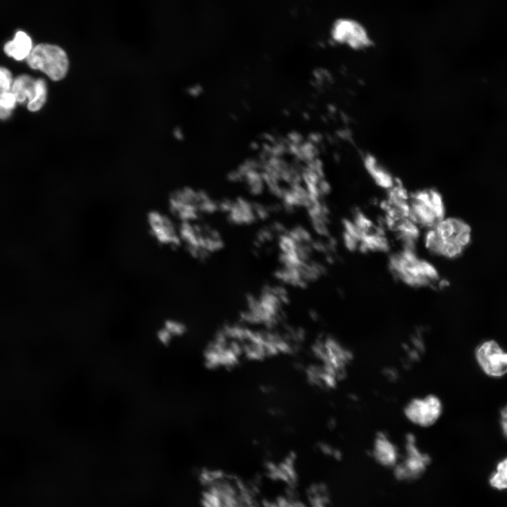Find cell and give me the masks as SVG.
Wrapping results in <instances>:
<instances>
[{"label": "cell", "mask_w": 507, "mask_h": 507, "mask_svg": "<svg viewBox=\"0 0 507 507\" xmlns=\"http://www.w3.org/2000/svg\"><path fill=\"white\" fill-rule=\"evenodd\" d=\"M471 239V228L463 220L445 217L432 227L425 230L420 242L433 257L455 259L468 247Z\"/></svg>", "instance_id": "cell-1"}, {"label": "cell", "mask_w": 507, "mask_h": 507, "mask_svg": "<svg viewBox=\"0 0 507 507\" xmlns=\"http://www.w3.org/2000/svg\"><path fill=\"white\" fill-rule=\"evenodd\" d=\"M491 485L498 489H507V472L496 470L490 477Z\"/></svg>", "instance_id": "cell-15"}, {"label": "cell", "mask_w": 507, "mask_h": 507, "mask_svg": "<svg viewBox=\"0 0 507 507\" xmlns=\"http://www.w3.org/2000/svg\"><path fill=\"white\" fill-rule=\"evenodd\" d=\"M12 74L8 69L0 66V95L10 92L13 84Z\"/></svg>", "instance_id": "cell-13"}, {"label": "cell", "mask_w": 507, "mask_h": 507, "mask_svg": "<svg viewBox=\"0 0 507 507\" xmlns=\"http://www.w3.org/2000/svg\"><path fill=\"white\" fill-rule=\"evenodd\" d=\"M476 359L488 375L501 377L507 373V353L492 340L482 343L476 350Z\"/></svg>", "instance_id": "cell-8"}, {"label": "cell", "mask_w": 507, "mask_h": 507, "mask_svg": "<svg viewBox=\"0 0 507 507\" xmlns=\"http://www.w3.org/2000/svg\"><path fill=\"white\" fill-rule=\"evenodd\" d=\"M496 470L507 472V457L498 463Z\"/></svg>", "instance_id": "cell-18"}, {"label": "cell", "mask_w": 507, "mask_h": 507, "mask_svg": "<svg viewBox=\"0 0 507 507\" xmlns=\"http://www.w3.org/2000/svg\"><path fill=\"white\" fill-rule=\"evenodd\" d=\"M32 49L31 37L23 31H18L14 38L5 44L4 51L15 61H22L28 57Z\"/></svg>", "instance_id": "cell-9"}, {"label": "cell", "mask_w": 507, "mask_h": 507, "mask_svg": "<svg viewBox=\"0 0 507 507\" xmlns=\"http://www.w3.org/2000/svg\"><path fill=\"white\" fill-rule=\"evenodd\" d=\"M332 39L354 49L370 46L372 43L366 27L359 21L350 18L336 20L331 28Z\"/></svg>", "instance_id": "cell-5"}, {"label": "cell", "mask_w": 507, "mask_h": 507, "mask_svg": "<svg viewBox=\"0 0 507 507\" xmlns=\"http://www.w3.org/2000/svg\"><path fill=\"white\" fill-rule=\"evenodd\" d=\"M47 84L43 78L36 79V92L33 99L27 103V108L31 112L39 111L45 104L47 98Z\"/></svg>", "instance_id": "cell-11"}, {"label": "cell", "mask_w": 507, "mask_h": 507, "mask_svg": "<svg viewBox=\"0 0 507 507\" xmlns=\"http://www.w3.org/2000/svg\"><path fill=\"white\" fill-rule=\"evenodd\" d=\"M11 91L18 103H28L36 92V79L26 74L20 75L13 80Z\"/></svg>", "instance_id": "cell-10"}, {"label": "cell", "mask_w": 507, "mask_h": 507, "mask_svg": "<svg viewBox=\"0 0 507 507\" xmlns=\"http://www.w3.org/2000/svg\"><path fill=\"white\" fill-rule=\"evenodd\" d=\"M501 424L503 432L507 437V406L501 412Z\"/></svg>", "instance_id": "cell-17"}, {"label": "cell", "mask_w": 507, "mask_h": 507, "mask_svg": "<svg viewBox=\"0 0 507 507\" xmlns=\"http://www.w3.org/2000/svg\"><path fill=\"white\" fill-rule=\"evenodd\" d=\"M146 223L151 236L159 244L176 247L181 244L179 227L169 215L151 210L146 215Z\"/></svg>", "instance_id": "cell-6"}, {"label": "cell", "mask_w": 507, "mask_h": 507, "mask_svg": "<svg viewBox=\"0 0 507 507\" xmlns=\"http://www.w3.org/2000/svg\"><path fill=\"white\" fill-rule=\"evenodd\" d=\"M163 327L173 335L180 336L186 331L184 325L179 321L168 319L163 323Z\"/></svg>", "instance_id": "cell-14"}, {"label": "cell", "mask_w": 507, "mask_h": 507, "mask_svg": "<svg viewBox=\"0 0 507 507\" xmlns=\"http://www.w3.org/2000/svg\"><path fill=\"white\" fill-rule=\"evenodd\" d=\"M410 215L421 230L428 229L446 217L442 196L436 191L425 189L408 196Z\"/></svg>", "instance_id": "cell-4"}, {"label": "cell", "mask_w": 507, "mask_h": 507, "mask_svg": "<svg viewBox=\"0 0 507 507\" xmlns=\"http://www.w3.org/2000/svg\"><path fill=\"white\" fill-rule=\"evenodd\" d=\"M17 103L16 98L11 91L0 95V120L9 118Z\"/></svg>", "instance_id": "cell-12"}, {"label": "cell", "mask_w": 507, "mask_h": 507, "mask_svg": "<svg viewBox=\"0 0 507 507\" xmlns=\"http://www.w3.org/2000/svg\"><path fill=\"white\" fill-rule=\"evenodd\" d=\"M26 60L32 69L42 72L55 82L63 80L69 69L66 52L55 44L42 43L36 45Z\"/></svg>", "instance_id": "cell-3"}, {"label": "cell", "mask_w": 507, "mask_h": 507, "mask_svg": "<svg viewBox=\"0 0 507 507\" xmlns=\"http://www.w3.org/2000/svg\"><path fill=\"white\" fill-rule=\"evenodd\" d=\"M442 412L441 401L432 394L412 399L404 409L406 417L411 423L421 427H428L434 424Z\"/></svg>", "instance_id": "cell-7"}, {"label": "cell", "mask_w": 507, "mask_h": 507, "mask_svg": "<svg viewBox=\"0 0 507 507\" xmlns=\"http://www.w3.org/2000/svg\"><path fill=\"white\" fill-rule=\"evenodd\" d=\"M156 335L158 341L164 346L168 345L173 337V335L164 327L160 328Z\"/></svg>", "instance_id": "cell-16"}, {"label": "cell", "mask_w": 507, "mask_h": 507, "mask_svg": "<svg viewBox=\"0 0 507 507\" xmlns=\"http://www.w3.org/2000/svg\"><path fill=\"white\" fill-rule=\"evenodd\" d=\"M387 265L397 281L411 288L423 289L445 284L434 263L421 256L415 248L401 247L390 254Z\"/></svg>", "instance_id": "cell-2"}]
</instances>
